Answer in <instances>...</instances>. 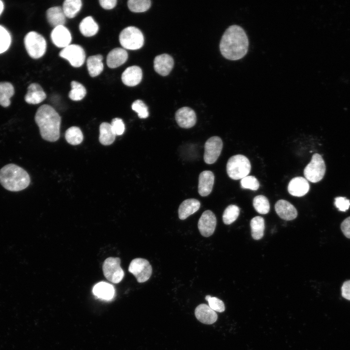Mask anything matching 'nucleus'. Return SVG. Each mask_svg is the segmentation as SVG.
<instances>
[{"label":"nucleus","instance_id":"obj_1","mask_svg":"<svg viewBox=\"0 0 350 350\" xmlns=\"http://www.w3.org/2000/svg\"><path fill=\"white\" fill-rule=\"evenodd\" d=\"M249 42L244 30L238 25H232L225 31L219 47L222 55L231 60L243 58L247 53Z\"/></svg>","mask_w":350,"mask_h":350},{"label":"nucleus","instance_id":"obj_2","mask_svg":"<svg viewBox=\"0 0 350 350\" xmlns=\"http://www.w3.org/2000/svg\"><path fill=\"white\" fill-rule=\"evenodd\" d=\"M35 120L44 140L51 142L58 140L61 117L52 106L46 104L40 106L36 112Z\"/></svg>","mask_w":350,"mask_h":350},{"label":"nucleus","instance_id":"obj_3","mask_svg":"<svg viewBox=\"0 0 350 350\" xmlns=\"http://www.w3.org/2000/svg\"><path fill=\"white\" fill-rule=\"evenodd\" d=\"M30 183L27 172L21 167L9 164L0 170V183L6 190L18 192L26 188Z\"/></svg>","mask_w":350,"mask_h":350},{"label":"nucleus","instance_id":"obj_4","mask_svg":"<svg viewBox=\"0 0 350 350\" xmlns=\"http://www.w3.org/2000/svg\"><path fill=\"white\" fill-rule=\"evenodd\" d=\"M251 164L249 159L242 155H236L230 157L227 164V172L232 179H241L249 174Z\"/></svg>","mask_w":350,"mask_h":350},{"label":"nucleus","instance_id":"obj_5","mask_svg":"<svg viewBox=\"0 0 350 350\" xmlns=\"http://www.w3.org/2000/svg\"><path fill=\"white\" fill-rule=\"evenodd\" d=\"M24 43L28 54L34 59L41 57L46 52V41L42 35L36 32L27 33L24 37Z\"/></svg>","mask_w":350,"mask_h":350},{"label":"nucleus","instance_id":"obj_6","mask_svg":"<svg viewBox=\"0 0 350 350\" xmlns=\"http://www.w3.org/2000/svg\"><path fill=\"white\" fill-rule=\"evenodd\" d=\"M121 45L125 49L131 50L141 48L144 44V36L140 29L134 26L123 29L119 35Z\"/></svg>","mask_w":350,"mask_h":350},{"label":"nucleus","instance_id":"obj_7","mask_svg":"<svg viewBox=\"0 0 350 350\" xmlns=\"http://www.w3.org/2000/svg\"><path fill=\"white\" fill-rule=\"evenodd\" d=\"M326 166L321 156L317 153L314 154L310 162L304 170L305 178L313 183L320 181L325 175Z\"/></svg>","mask_w":350,"mask_h":350},{"label":"nucleus","instance_id":"obj_8","mask_svg":"<svg viewBox=\"0 0 350 350\" xmlns=\"http://www.w3.org/2000/svg\"><path fill=\"white\" fill-rule=\"evenodd\" d=\"M121 260L118 257H109L103 264V271L105 278L113 283H119L124 277L120 266Z\"/></svg>","mask_w":350,"mask_h":350},{"label":"nucleus","instance_id":"obj_9","mask_svg":"<svg viewBox=\"0 0 350 350\" xmlns=\"http://www.w3.org/2000/svg\"><path fill=\"white\" fill-rule=\"evenodd\" d=\"M128 271L135 277L138 282L142 283L148 280L150 278L152 268L147 260L136 258L131 262Z\"/></svg>","mask_w":350,"mask_h":350},{"label":"nucleus","instance_id":"obj_10","mask_svg":"<svg viewBox=\"0 0 350 350\" xmlns=\"http://www.w3.org/2000/svg\"><path fill=\"white\" fill-rule=\"evenodd\" d=\"M62 58L67 60L74 67H80L85 62L86 54L83 48L77 44H70L59 52Z\"/></svg>","mask_w":350,"mask_h":350},{"label":"nucleus","instance_id":"obj_11","mask_svg":"<svg viewBox=\"0 0 350 350\" xmlns=\"http://www.w3.org/2000/svg\"><path fill=\"white\" fill-rule=\"evenodd\" d=\"M223 148V142L218 136H213L209 138L205 144L204 160L209 164L216 162L221 154Z\"/></svg>","mask_w":350,"mask_h":350},{"label":"nucleus","instance_id":"obj_12","mask_svg":"<svg viewBox=\"0 0 350 350\" xmlns=\"http://www.w3.org/2000/svg\"><path fill=\"white\" fill-rule=\"evenodd\" d=\"M216 223L215 214L210 210L205 211L198 222V228L201 234L206 237L211 236L215 230Z\"/></svg>","mask_w":350,"mask_h":350},{"label":"nucleus","instance_id":"obj_13","mask_svg":"<svg viewBox=\"0 0 350 350\" xmlns=\"http://www.w3.org/2000/svg\"><path fill=\"white\" fill-rule=\"evenodd\" d=\"M175 119L178 125L184 128L193 127L196 122V116L194 111L189 107L178 109L175 114Z\"/></svg>","mask_w":350,"mask_h":350},{"label":"nucleus","instance_id":"obj_14","mask_svg":"<svg viewBox=\"0 0 350 350\" xmlns=\"http://www.w3.org/2000/svg\"><path fill=\"white\" fill-rule=\"evenodd\" d=\"M51 37L53 43L59 48L66 47L70 45L71 41V34L64 25L54 28L51 32Z\"/></svg>","mask_w":350,"mask_h":350},{"label":"nucleus","instance_id":"obj_15","mask_svg":"<svg viewBox=\"0 0 350 350\" xmlns=\"http://www.w3.org/2000/svg\"><path fill=\"white\" fill-rule=\"evenodd\" d=\"M174 64V59L168 54L157 55L154 60L155 70L162 76H166L172 70Z\"/></svg>","mask_w":350,"mask_h":350},{"label":"nucleus","instance_id":"obj_16","mask_svg":"<svg viewBox=\"0 0 350 350\" xmlns=\"http://www.w3.org/2000/svg\"><path fill=\"white\" fill-rule=\"evenodd\" d=\"M310 189L308 180L301 176L292 178L288 185V191L290 194L297 197H301L305 195Z\"/></svg>","mask_w":350,"mask_h":350},{"label":"nucleus","instance_id":"obj_17","mask_svg":"<svg viewBox=\"0 0 350 350\" xmlns=\"http://www.w3.org/2000/svg\"><path fill=\"white\" fill-rule=\"evenodd\" d=\"M275 209L279 216L284 220H292L297 217L296 209L286 200L281 199L278 201L275 204Z\"/></svg>","mask_w":350,"mask_h":350},{"label":"nucleus","instance_id":"obj_18","mask_svg":"<svg viewBox=\"0 0 350 350\" xmlns=\"http://www.w3.org/2000/svg\"><path fill=\"white\" fill-rule=\"evenodd\" d=\"M214 182V175L210 171H204L199 176L198 190L202 196H206L212 191Z\"/></svg>","mask_w":350,"mask_h":350},{"label":"nucleus","instance_id":"obj_19","mask_svg":"<svg viewBox=\"0 0 350 350\" xmlns=\"http://www.w3.org/2000/svg\"><path fill=\"white\" fill-rule=\"evenodd\" d=\"M142 77V70L137 66H130L126 68L122 75L123 83L129 87L138 85Z\"/></svg>","mask_w":350,"mask_h":350},{"label":"nucleus","instance_id":"obj_20","mask_svg":"<svg viewBox=\"0 0 350 350\" xmlns=\"http://www.w3.org/2000/svg\"><path fill=\"white\" fill-rule=\"evenodd\" d=\"M24 99L29 104H38L44 101L46 94L42 88L37 83L30 84L27 89Z\"/></svg>","mask_w":350,"mask_h":350},{"label":"nucleus","instance_id":"obj_21","mask_svg":"<svg viewBox=\"0 0 350 350\" xmlns=\"http://www.w3.org/2000/svg\"><path fill=\"white\" fill-rule=\"evenodd\" d=\"M195 315L201 322L206 324L214 323L217 319V315L209 305H199L195 310Z\"/></svg>","mask_w":350,"mask_h":350},{"label":"nucleus","instance_id":"obj_22","mask_svg":"<svg viewBox=\"0 0 350 350\" xmlns=\"http://www.w3.org/2000/svg\"><path fill=\"white\" fill-rule=\"evenodd\" d=\"M127 58L128 53L125 49L116 48L108 53L106 63L108 67L114 69L123 64Z\"/></svg>","mask_w":350,"mask_h":350},{"label":"nucleus","instance_id":"obj_23","mask_svg":"<svg viewBox=\"0 0 350 350\" xmlns=\"http://www.w3.org/2000/svg\"><path fill=\"white\" fill-rule=\"evenodd\" d=\"M200 207V202L194 198L187 199L183 201L178 208V217L184 220L190 215L197 211Z\"/></svg>","mask_w":350,"mask_h":350},{"label":"nucleus","instance_id":"obj_24","mask_svg":"<svg viewBox=\"0 0 350 350\" xmlns=\"http://www.w3.org/2000/svg\"><path fill=\"white\" fill-rule=\"evenodd\" d=\"M46 18L49 24L54 28L64 25L66 22V17L60 6L49 8L46 12Z\"/></svg>","mask_w":350,"mask_h":350},{"label":"nucleus","instance_id":"obj_25","mask_svg":"<svg viewBox=\"0 0 350 350\" xmlns=\"http://www.w3.org/2000/svg\"><path fill=\"white\" fill-rule=\"evenodd\" d=\"M103 57L101 54L92 55L87 60V66L89 74L91 77L99 75L104 69Z\"/></svg>","mask_w":350,"mask_h":350},{"label":"nucleus","instance_id":"obj_26","mask_svg":"<svg viewBox=\"0 0 350 350\" xmlns=\"http://www.w3.org/2000/svg\"><path fill=\"white\" fill-rule=\"evenodd\" d=\"M93 293L99 298L110 300L113 298L115 290L111 284L105 282H100L94 286Z\"/></svg>","mask_w":350,"mask_h":350},{"label":"nucleus","instance_id":"obj_27","mask_svg":"<svg viewBox=\"0 0 350 350\" xmlns=\"http://www.w3.org/2000/svg\"><path fill=\"white\" fill-rule=\"evenodd\" d=\"M99 26L91 16L85 18L79 24L81 33L85 36L90 37L94 35L98 31Z\"/></svg>","mask_w":350,"mask_h":350},{"label":"nucleus","instance_id":"obj_28","mask_svg":"<svg viewBox=\"0 0 350 350\" xmlns=\"http://www.w3.org/2000/svg\"><path fill=\"white\" fill-rule=\"evenodd\" d=\"M99 141L101 144L104 145H108L112 144L116 137L111 124L107 122H103L100 124Z\"/></svg>","mask_w":350,"mask_h":350},{"label":"nucleus","instance_id":"obj_29","mask_svg":"<svg viewBox=\"0 0 350 350\" xmlns=\"http://www.w3.org/2000/svg\"><path fill=\"white\" fill-rule=\"evenodd\" d=\"M14 92V87L10 83L0 82V105L4 107L9 106Z\"/></svg>","mask_w":350,"mask_h":350},{"label":"nucleus","instance_id":"obj_30","mask_svg":"<svg viewBox=\"0 0 350 350\" xmlns=\"http://www.w3.org/2000/svg\"><path fill=\"white\" fill-rule=\"evenodd\" d=\"M251 235L255 240H260L263 236L265 228L264 219L261 216H256L250 221Z\"/></svg>","mask_w":350,"mask_h":350},{"label":"nucleus","instance_id":"obj_31","mask_svg":"<svg viewBox=\"0 0 350 350\" xmlns=\"http://www.w3.org/2000/svg\"><path fill=\"white\" fill-rule=\"evenodd\" d=\"M82 6L81 0H66L63 2L62 9L65 16L71 18L76 16Z\"/></svg>","mask_w":350,"mask_h":350},{"label":"nucleus","instance_id":"obj_32","mask_svg":"<svg viewBox=\"0 0 350 350\" xmlns=\"http://www.w3.org/2000/svg\"><path fill=\"white\" fill-rule=\"evenodd\" d=\"M65 138L69 143L74 145H78L83 141V135L79 127L72 126L66 131Z\"/></svg>","mask_w":350,"mask_h":350},{"label":"nucleus","instance_id":"obj_33","mask_svg":"<svg viewBox=\"0 0 350 350\" xmlns=\"http://www.w3.org/2000/svg\"><path fill=\"white\" fill-rule=\"evenodd\" d=\"M70 85L71 89L69 94V98L75 101L83 99L87 93L85 87L82 84L75 81H72Z\"/></svg>","mask_w":350,"mask_h":350},{"label":"nucleus","instance_id":"obj_34","mask_svg":"<svg viewBox=\"0 0 350 350\" xmlns=\"http://www.w3.org/2000/svg\"><path fill=\"white\" fill-rule=\"evenodd\" d=\"M253 205L255 210L260 214H265L269 211V201L267 197L263 195L255 196L253 200Z\"/></svg>","mask_w":350,"mask_h":350},{"label":"nucleus","instance_id":"obj_35","mask_svg":"<svg viewBox=\"0 0 350 350\" xmlns=\"http://www.w3.org/2000/svg\"><path fill=\"white\" fill-rule=\"evenodd\" d=\"M240 213L239 207L235 205L227 207L223 214V221L226 225H230L238 218Z\"/></svg>","mask_w":350,"mask_h":350},{"label":"nucleus","instance_id":"obj_36","mask_svg":"<svg viewBox=\"0 0 350 350\" xmlns=\"http://www.w3.org/2000/svg\"><path fill=\"white\" fill-rule=\"evenodd\" d=\"M151 5L150 0H129L127 5L130 11L133 12H143L148 10Z\"/></svg>","mask_w":350,"mask_h":350},{"label":"nucleus","instance_id":"obj_37","mask_svg":"<svg viewBox=\"0 0 350 350\" xmlns=\"http://www.w3.org/2000/svg\"><path fill=\"white\" fill-rule=\"evenodd\" d=\"M11 37L8 31L0 25V53L5 52L10 47Z\"/></svg>","mask_w":350,"mask_h":350},{"label":"nucleus","instance_id":"obj_38","mask_svg":"<svg viewBox=\"0 0 350 350\" xmlns=\"http://www.w3.org/2000/svg\"><path fill=\"white\" fill-rule=\"evenodd\" d=\"M132 109L138 113L140 118L145 119L149 115L147 106L140 100H137L133 103Z\"/></svg>","mask_w":350,"mask_h":350},{"label":"nucleus","instance_id":"obj_39","mask_svg":"<svg viewBox=\"0 0 350 350\" xmlns=\"http://www.w3.org/2000/svg\"><path fill=\"white\" fill-rule=\"evenodd\" d=\"M241 186L243 189H248L253 191L257 190L260 184L257 179L252 175H247L241 179Z\"/></svg>","mask_w":350,"mask_h":350},{"label":"nucleus","instance_id":"obj_40","mask_svg":"<svg viewBox=\"0 0 350 350\" xmlns=\"http://www.w3.org/2000/svg\"><path fill=\"white\" fill-rule=\"evenodd\" d=\"M205 299L209 303V306L215 312H223L225 310V306L224 302L221 299L216 297H211L207 295Z\"/></svg>","mask_w":350,"mask_h":350},{"label":"nucleus","instance_id":"obj_41","mask_svg":"<svg viewBox=\"0 0 350 350\" xmlns=\"http://www.w3.org/2000/svg\"><path fill=\"white\" fill-rule=\"evenodd\" d=\"M111 125L116 135H122L123 133L125 126L121 119L118 118L113 119L111 122Z\"/></svg>","mask_w":350,"mask_h":350},{"label":"nucleus","instance_id":"obj_42","mask_svg":"<svg viewBox=\"0 0 350 350\" xmlns=\"http://www.w3.org/2000/svg\"><path fill=\"white\" fill-rule=\"evenodd\" d=\"M335 206L341 211H346L350 206V201L343 197H337L335 199Z\"/></svg>","mask_w":350,"mask_h":350},{"label":"nucleus","instance_id":"obj_43","mask_svg":"<svg viewBox=\"0 0 350 350\" xmlns=\"http://www.w3.org/2000/svg\"><path fill=\"white\" fill-rule=\"evenodd\" d=\"M341 229L344 235L348 238H350V216L342 222Z\"/></svg>","mask_w":350,"mask_h":350},{"label":"nucleus","instance_id":"obj_44","mask_svg":"<svg viewBox=\"0 0 350 350\" xmlns=\"http://www.w3.org/2000/svg\"><path fill=\"white\" fill-rule=\"evenodd\" d=\"M341 295L344 298L350 300V280L343 283L341 287Z\"/></svg>","mask_w":350,"mask_h":350},{"label":"nucleus","instance_id":"obj_45","mask_svg":"<svg viewBox=\"0 0 350 350\" xmlns=\"http://www.w3.org/2000/svg\"><path fill=\"white\" fill-rule=\"evenodd\" d=\"M100 5L106 10L113 9L116 5V0H100L99 1Z\"/></svg>","mask_w":350,"mask_h":350},{"label":"nucleus","instance_id":"obj_46","mask_svg":"<svg viewBox=\"0 0 350 350\" xmlns=\"http://www.w3.org/2000/svg\"><path fill=\"white\" fill-rule=\"evenodd\" d=\"M4 8V5L3 2L0 0V15L2 12Z\"/></svg>","mask_w":350,"mask_h":350}]
</instances>
